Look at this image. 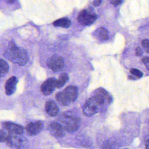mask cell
Instances as JSON below:
<instances>
[{"instance_id":"obj_1","label":"cell","mask_w":149,"mask_h":149,"mask_svg":"<svg viewBox=\"0 0 149 149\" xmlns=\"http://www.w3.org/2000/svg\"><path fill=\"white\" fill-rule=\"evenodd\" d=\"M3 55L9 61L19 65H24L29 61L27 51L24 48L17 47L13 42H10Z\"/></svg>"},{"instance_id":"obj_2","label":"cell","mask_w":149,"mask_h":149,"mask_svg":"<svg viewBox=\"0 0 149 149\" xmlns=\"http://www.w3.org/2000/svg\"><path fill=\"white\" fill-rule=\"evenodd\" d=\"M59 120L65 130L70 133L76 132L80 125V118L70 115L63 114Z\"/></svg>"},{"instance_id":"obj_3","label":"cell","mask_w":149,"mask_h":149,"mask_svg":"<svg viewBox=\"0 0 149 149\" xmlns=\"http://www.w3.org/2000/svg\"><path fill=\"white\" fill-rule=\"evenodd\" d=\"M97 19V16L95 13L86 9L81 10L77 17L79 23L83 26H88L93 24Z\"/></svg>"},{"instance_id":"obj_4","label":"cell","mask_w":149,"mask_h":149,"mask_svg":"<svg viewBox=\"0 0 149 149\" xmlns=\"http://www.w3.org/2000/svg\"><path fill=\"white\" fill-rule=\"evenodd\" d=\"M6 143L10 146H14L18 149H27L28 147L27 140L19 135L9 134Z\"/></svg>"},{"instance_id":"obj_5","label":"cell","mask_w":149,"mask_h":149,"mask_svg":"<svg viewBox=\"0 0 149 149\" xmlns=\"http://www.w3.org/2000/svg\"><path fill=\"white\" fill-rule=\"evenodd\" d=\"M47 65L53 71L58 72L63 68L64 66V61L61 56L54 55L48 59Z\"/></svg>"},{"instance_id":"obj_6","label":"cell","mask_w":149,"mask_h":149,"mask_svg":"<svg viewBox=\"0 0 149 149\" xmlns=\"http://www.w3.org/2000/svg\"><path fill=\"white\" fill-rule=\"evenodd\" d=\"M56 80L54 77H51L45 80L41 86V91L45 95L51 94L56 87Z\"/></svg>"},{"instance_id":"obj_7","label":"cell","mask_w":149,"mask_h":149,"mask_svg":"<svg viewBox=\"0 0 149 149\" xmlns=\"http://www.w3.org/2000/svg\"><path fill=\"white\" fill-rule=\"evenodd\" d=\"M43 126V123L41 121H37L29 123L26 127V130L29 135L35 136L40 133Z\"/></svg>"},{"instance_id":"obj_8","label":"cell","mask_w":149,"mask_h":149,"mask_svg":"<svg viewBox=\"0 0 149 149\" xmlns=\"http://www.w3.org/2000/svg\"><path fill=\"white\" fill-rule=\"evenodd\" d=\"M49 131L50 133L56 137H62L65 136V129L62 125L58 122H54L49 126Z\"/></svg>"},{"instance_id":"obj_9","label":"cell","mask_w":149,"mask_h":149,"mask_svg":"<svg viewBox=\"0 0 149 149\" xmlns=\"http://www.w3.org/2000/svg\"><path fill=\"white\" fill-rule=\"evenodd\" d=\"M3 127L10 133L19 135L23 133V127L19 125L13 123L4 122L3 123Z\"/></svg>"},{"instance_id":"obj_10","label":"cell","mask_w":149,"mask_h":149,"mask_svg":"<svg viewBox=\"0 0 149 149\" xmlns=\"http://www.w3.org/2000/svg\"><path fill=\"white\" fill-rule=\"evenodd\" d=\"M17 83V80L15 76H12L7 80L5 86V93L6 95H10L15 93Z\"/></svg>"},{"instance_id":"obj_11","label":"cell","mask_w":149,"mask_h":149,"mask_svg":"<svg viewBox=\"0 0 149 149\" xmlns=\"http://www.w3.org/2000/svg\"><path fill=\"white\" fill-rule=\"evenodd\" d=\"M99 111L97 107L88 99L83 107V112L87 116H91Z\"/></svg>"},{"instance_id":"obj_12","label":"cell","mask_w":149,"mask_h":149,"mask_svg":"<svg viewBox=\"0 0 149 149\" xmlns=\"http://www.w3.org/2000/svg\"><path fill=\"white\" fill-rule=\"evenodd\" d=\"M63 93L71 102H74L78 96V89L76 87L73 86H70L67 87Z\"/></svg>"},{"instance_id":"obj_13","label":"cell","mask_w":149,"mask_h":149,"mask_svg":"<svg viewBox=\"0 0 149 149\" xmlns=\"http://www.w3.org/2000/svg\"><path fill=\"white\" fill-rule=\"evenodd\" d=\"M45 111L49 115L55 116L58 113L59 109L54 101L49 100L45 104Z\"/></svg>"},{"instance_id":"obj_14","label":"cell","mask_w":149,"mask_h":149,"mask_svg":"<svg viewBox=\"0 0 149 149\" xmlns=\"http://www.w3.org/2000/svg\"><path fill=\"white\" fill-rule=\"evenodd\" d=\"M94 36L100 41H105L108 38V31L103 27L97 29L94 32Z\"/></svg>"},{"instance_id":"obj_15","label":"cell","mask_w":149,"mask_h":149,"mask_svg":"<svg viewBox=\"0 0 149 149\" xmlns=\"http://www.w3.org/2000/svg\"><path fill=\"white\" fill-rule=\"evenodd\" d=\"M70 20L66 17L58 19L53 23V25L55 27H62L64 28L69 27L70 26Z\"/></svg>"},{"instance_id":"obj_16","label":"cell","mask_w":149,"mask_h":149,"mask_svg":"<svg viewBox=\"0 0 149 149\" xmlns=\"http://www.w3.org/2000/svg\"><path fill=\"white\" fill-rule=\"evenodd\" d=\"M56 100L63 105H68L70 103V101L66 97L65 94L63 92H59L56 95Z\"/></svg>"},{"instance_id":"obj_17","label":"cell","mask_w":149,"mask_h":149,"mask_svg":"<svg viewBox=\"0 0 149 149\" xmlns=\"http://www.w3.org/2000/svg\"><path fill=\"white\" fill-rule=\"evenodd\" d=\"M69 80V76L67 73H62L59 77V78L56 80V88H61L65 85V84Z\"/></svg>"},{"instance_id":"obj_18","label":"cell","mask_w":149,"mask_h":149,"mask_svg":"<svg viewBox=\"0 0 149 149\" xmlns=\"http://www.w3.org/2000/svg\"><path fill=\"white\" fill-rule=\"evenodd\" d=\"M0 68H1V77H2L8 73L9 70V65L8 63L2 59H1L0 61Z\"/></svg>"},{"instance_id":"obj_19","label":"cell","mask_w":149,"mask_h":149,"mask_svg":"<svg viewBox=\"0 0 149 149\" xmlns=\"http://www.w3.org/2000/svg\"><path fill=\"white\" fill-rule=\"evenodd\" d=\"M130 72L132 75L136 76L137 78H140L143 76V73L137 69H132Z\"/></svg>"},{"instance_id":"obj_20","label":"cell","mask_w":149,"mask_h":149,"mask_svg":"<svg viewBox=\"0 0 149 149\" xmlns=\"http://www.w3.org/2000/svg\"><path fill=\"white\" fill-rule=\"evenodd\" d=\"M141 45L144 50L147 52L149 53V40L147 39L143 40L141 42Z\"/></svg>"},{"instance_id":"obj_21","label":"cell","mask_w":149,"mask_h":149,"mask_svg":"<svg viewBox=\"0 0 149 149\" xmlns=\"http://www.w3.org/2000/svg\"><path fill=\"white\" fill-rule=\"evenodd\" d=\"M8 136H9V134L6 133L3 130H1V142H6Z\"/></svg>"},{"instance_id":"obj_22","label":"cell","mask_w":149,"mask_h":149,"mask_svg":"<svg viewBox=\"0 0 149 149\" xmlns=\"http://www.w3.org/2000/svg\"><path fill=\"white\" fill-rule=\"evenodd\" d=\"M142 62L145 65L146 68L149 70V57H144L142 59Z\"/></svg>"},{"instance_id":"obj_23","label":"cell","mask_w":149,"mask_h":149,"mask_svg":"<svg viewBox=\"0 0 149 149\" xmlns=\"http://www.w3.org/2000/svg\"><path fill=\"white\" fill-rule=\"evenodd\" d=\"M135 54L137 56H141L143 55L142 50L139 47H137L136 48V49H135Z\"/></svg>"},{"instance_id":"obj_24","label":"cell","mask_w":149,"mask_h":149,"mask_svg":"<svg viewBox=\"0 0 149 149\" xmlns=\"http://www.w3.org/2000/svg\"><path fill=\"white\" fill-rule=\"evenodd\" d=\"M122 2V1H111V3L112 4H113L114 6H118Z\"/></svg>"},{"instance_id":"obj_25","label":"cell","mask_w":149,"mask_h":149,"mask_svg":"<svg viewBox=\"0 0 149 149\" xmlns=\"http://www.w3.org/2000/svg\"><path fill=\"white\" fill-rule=\"evenodd\" d=\"M101 1H100V0H98V1H93V5L94 6H98L101 3Z\"/></svg>"},{"instance_id":"obj_26","label":"cell","mask_w":149,"mask_h":149,"mask_svg":"<svg viewBox=\"0 0 149 149\" xmlns=\"http://www.w3.org/2000/svg\"><path fill=\"white\" fill-rule=\"evenodd\" d=\"M146 148L149 149V139H148L146 143Z\"/></svg>"},{"instance_id":"obj_27","label":"cell","mask_w":149,"mask_h":149,"mask_svg":"<svg viewBox=\"0 0 149 149\" xmlns=\"http://www.w3.org/2000/svg\"><path fill=\"white\" fill-rule=\"evenodd\" d=\"M6 2H7L8 3H11L14 2H15V1H10V0H9V1H7Z\"/></svg>"}]
</instances>
